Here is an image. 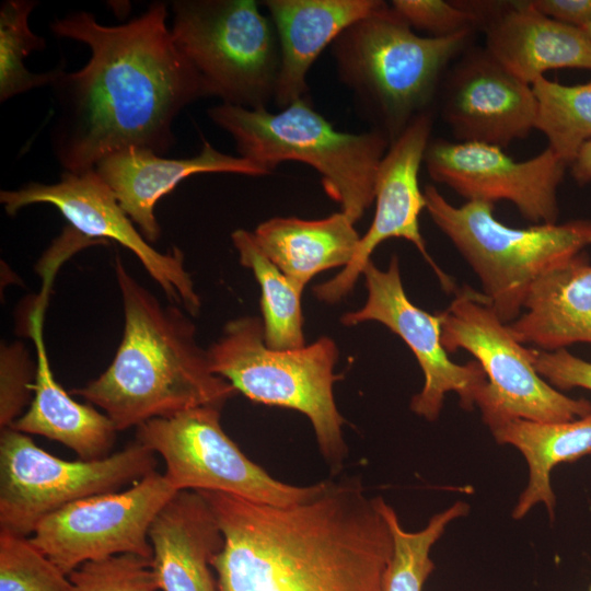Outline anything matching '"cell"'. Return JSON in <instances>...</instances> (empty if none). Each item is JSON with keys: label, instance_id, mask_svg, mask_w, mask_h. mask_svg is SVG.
Listing matches in <instances>:
<instances>
[{"label": "cell", "instance_id": "obj_1", "mask_svg": "<svg viewBox=\"0 0 591 591\" xmlns=\"http://www.w3.org/2000/svg\"><path fill=\"white\" fill-rule=\"evenodd\" d=\"M166 19L167 4L155 1L138 18L115 26L99 23L86 11L51 22L56 36L90 49L81 69L57 68L50 85L56 104L50 142L65 172L93 170L129 147L162 154L174 144V119L206 93Z\"/></svg>", "mask_w": 591, "mask_h": 591}, {"label": "cell", "instance_id": "obj_2", "mask_svg": "<svg viewBox=\"0 0 591 591\" xmlns=\"http://www.w3.org/2000/svg\"><path fill=\"white\" fill-rule=\"evenodd\" d=\"M223 537L211 559L219 591H384L394 543L356 477L325 479L290 506L197 491Z\"/></svg>", "mask_w": 591, "mask_h": 591}, {"label": "cell", "instance_id": "obj_3", "mask_svg": "<svg viewBox=\"0 0 591 591\" xmlns=\"http://www.w3.org/2000/svg\"><path fill=\"white\" fill-rule=\"evenodd\" d=\"M115 274L124 306L123 339L107 369L70 394L100 407L117 431L194 407L222 408L237 392L211 371L187 314L176 304L163 305L119 255Z\"/></svg>", "mask_w": 591, "mask_h": 591}, {"label": "cell", "instance_id": "obj_4", "mask_svg": "<svg viewBox=\"0 0 591 591\" xmlns=\"http://www.w3.org/2000/svg\"><path fill=\"white\" fill-rule=\"evenodd\" d=\"M207 114L232 137L240 157L270 174L288 161L314 169L326 195L354 224L372 205L378 170L390 147L380 131H339L309 96L277 113L222 103Z\"/></svg>", "mask_w": 591, "mask_h": 591}, {"label": "cell", "instance_id": "obj_5", "mask_svg": "<svg viewBox=\"0 0 591 591\" xmlns=\"http://www.w3.org/2000/svg\"><path fill=\"white\" fill-rule=\"evenodd\" d=\"M468 35L420 36L383 1L343 31L331 51L338 79L391 144L427 112L440 74Z\"/></svg>", "mask_w": 591, "mask_h": 591}, {"label": "cell", "instance_id": "obj_6", "mask_svg": "<svg viewBox=\"0 0 591 591\" xmlns=\"http://www.w3.org/2000/svg\"><path fill=\"white\" fill-rule=\"evenodd\" d=\"M211 371L248 399L297 410L308 417L320 452L333 471L347 455L333 386L338 348L320 337L300 349L279 350L265 343L263 321L243 316L228 322L208 349Z\"/></svg>", "mask_w": 591, "mask_h": 591}, {"label": "cell", "instance_id": "obj_7", "mask_svg": "<svg viewBox=\"0 0 591 591\" xmlns=\"http://www.w3.org/2000/svg\"><path fill=\"white\" fill-rule=\"evenodd\" d=\"M425 209L477 275L483 294L505 324L523 309L531 286L546 271L591 245V221L511 228L494 216V204H450L439 190L424 189Z\"/></svg>", "mask_w": 591, "mask_h": 591}, {"label": "cell", "instance_id": "obj_8", "mask_svg": "<svg viewBox=\"0 0 591 591\" xmlns=\"http://www.w3.org/2000/svg\"><path fill=\"white\" fill-rule=\"evenodd\" d=\"M255 0H176L173 40L197 72L206 96L246 108L274 101L280 48Z\"/></svg>", "mask_w": 591, "mask_h": 591}, {"label": "cell", "instance_id": "obj_9", "mask_svg": "<svg viewBox=\"0 0 591 591\" xmlns=\"http://www.w3.org/2000/svg\"><path fill=\"white\" fill-rule=\"evenodd\" d=\"M440 314L445 350L468 351L486 374L476 406L491 431L519 418L568 421L591 412L588 399L567 396L537 373L529 348L513 337L483 293L464 287Z\"/></svg>", "mask_w": 591, "mask_h": 591}, {"label": "cell", "instance_id": "obj_10", "mask_svg": "<svg viewBox=\"0 0 591 591\" xmlns=\"http://www.w3.org/2000/svg\"><path fill=\"white\" fill-rule=\"evenodd\" d=\"M137 442L104 459L66 461L11 427L0 436V530L27 536L47 515L83 498L120 490L155 471Z\"/></svg>", "mask_w": 591, "mask_h": 591}, {"label": "cell", "instance_id": "obj_11", "mask_svg": "<svg viewBox=\"0 0 591 591\" xmlns=\"http://www.w3.org/2000/svg\"><path fill=\"white\" fill-rule=\"evenodd\" d=\"M220 409L194 407L136 428V441L164 460L163 475L175 491H220L275 506L298 503L316 493L318 483L286 484L251 461L222 429Z\"/></svg>", "mask_w": 591, "mask_h": 591}, {"label": "cell", "instance_id": "obj_12", "mask_svg": "<svg viewBox=\"0 0 591 591\" xmlns=\"http://www.w3.org/2000/svg\"><path fill=\"white\" fill-rule=\"evenodd\" d=\"M176 493L154 471L125 490L90 496L47 515L30 540L67 575L118 555L151 559L150 528Z\"/></svg>", "mask_w": 591, "mask_h": 591}, {"label": "cell", "instance_id": "obj_13", "mask_svg": "<svg viewBox=\"0 0 591 591\" xmlns=\"http://www.w3.org/2000/svg\"><path fill=\"white\" fill-rule=\"evenodd\" d=\"M0 201L9 216L35 204L57 208L70 227L91 240H112L137 256L150 277L163 290L170 303L197 315L200 299L184 267L179 248L161 253L136 229L109 186L95 170L63 172L59 182H31L13 190H1Z\"/></svg>", "mask_w": 591, "mask_h": 591}, {"label": "cell", "instance_id": "obj_14", "mask_svg": "<svg viewBox=\"0 0 591 591\" xmlns=\"http://www.w3.org/2000/svg\"><path fill=\"white\" fill-rule=\"evenodd\" d=\"M368 298L364 305L345 313L346 326L379 322L398 335L413 351L424 373V386L413 396L410 409L429 421L438 419L444 397L455 392L461 407L471 410L487 383L477 361L453 362L442 344V318L416 306L407 297L401 277L399 262L393 256L385 270L370 260L363 271Z\"/></svg>", "mask_w": 591, "mask_h": 591}, {"label": "cell", "instance_id": "obj_15", "mask_svg": "<svg viewBox=\"0 0 591 591\" xmlns=\"http://www.w3.org/2000/svg\"><path fill=\"white\" fill-rule=\"evenodd\" d=\"M424 162L434 182L467 201L508 200L536 224L557 221V188L568 165L548 147L515 161L495 146L438 139L429 142Z\"/></svg>", "mask_w": 591, "mask_h": 591}, {"label": "cell", "instance_id": "obj_16", "mask_svg": "<svg viewBox=\"0 0 591 591\" xmlns=\"http://www.w3.org/2000/svg\"><path fill=\"white\" fill-rule=\"evenodd\" d=\"M432 128V117L425 112L416 116L404 131L391 142L375 179V213L367 233L360 237L352 260L334 278L314 287L317 299L336 303L352 290L375 248L384 241L398 237L412 242L432 267L447 291L454 289L453 280L428 254L419 229V216L426 207L418 174L424 162Z\"/></svg>", "mask_w": 591, "mask_h": 591}, {"label": "cell", "instance_id": "obj_17", "mask_svg": "<svg viewBox=\"0 0 591 591\" xmlns=\"http://www.w3.org/2000/svg\"><path fill=\"white\" fill-rule=\"evenodd\" d=\"M536 112L532 86L486 50L467 56L454 69L442 109L457 140L501 149L535 129Z\"/></svg>", "mask_w": 591, "mask_h": 591}, {"label": "cell", "instance_id": "obj_18", "mask_svg": "<svg viewBox=\"0 0 591 591\" xmlns=\"http://www.w3.org/2000/svg\"><path fill=\"white\" fill-rule=\"evenodd\" d=\"M94 170L150 244L161 234L157 202L185 178L201 173L270 174L240 155L217 150L205 139L200 152L192 158L167 159L150 149L129 147L105 157Z\"/></svg>", "mask_w": 591, "mask_h": 591}, {"label": "cell", "instance_id": "obj_19", "mask_svg": "<svg viewBox=\"0 0 591 591\" xmlns=\"http://www.w3.org/2000/svg\"><path fill=\"white\" fill-rule=\"evenodd\" d=\"M381 0H266L279 48L280 69L274 102L281 109L309 96L306 76L321 53Z\"/></svg>", "mask_w": 591, "mask_h": 591}, {"label": "cell", "instance_id": "obj_20", "mask_svg": "<svg viewBox=\"0 0 591 591\" xmlns=\"http://www.w3.org/2000/svg\"><path fill=\"white\" fill-rule=\"evenodd\" d=\"M149 538L160 590L219 591L211 559L222 548L223 537L197 491H177L154 519Z\"/></svg>", "mask_w": 591, "mask_h": 591}, {"label": "cell", "instance_id": "obj_21", "mask_svg": "<svg viewBox=\"0 0 591 591\" xmlns=\"http://www.w3.org/2000/svg\"><path fill=\"white\" fill-rule=\"evenodd\" d=\"M45 303L40 297L30 316L28 331L36 350L33 398L11 428L58 441L74 451L80 460L104 459L111 455L117 430L104 413L74 401L56 381L43 337Z\"/></svg>", "mask_w": 591, "mask_h": 591}, {"label": "cell", "instance_id": "obj_22", "mask_svg": "<svg viewBox=\"0 0 591 591\" xmlns=\"http://www.w3.org/2000/svg\"><path fill=\"white\" fill-rule=\"evenodd\" d=\"M486 26V51L506 70L532 84L560 68L591 70V43L584 32L525 8L521 1Z\"/></svg>", "mask_w": 591, "mask_h": 591}, {"label": "cell", "instance_id": "obj_23", "mask_svg": "<svg viewBox=\"0 0 591 591\" xmlns=\"http://www.w3.org/2000/svg\"><path fill=\"white\" fill-rule=\"evenodd\" d=\"M525 310L508 328L521 344L545 351L591 344V264L579 253L542 275L530 288Z\"/></svg>", "mask_w": 591, "mask_h": 591}, {"label": "cell", "instance_id": "obj_24", "mask_svg": "<svg viewBox=\"0 0 591 591\" xmlns=\"http://www.w3.org/2000/svg\"><path fill=\"white\" fill-rule=\"evenodd\" d=\"M252 234L259 250L302 289L315 275L349 265L361 237L341 211L317 220L274 217Z\"/></svg>", "mask_w": 591, "mask_h": 591}, {"label": "cell", "instance_id": "obj_25", "mask_svg": "<svg viewBox=\"0 0 591 591\" xmlns=\"http://www.w3.org/2000/svg\"><path fill=\"white\" fill-rule=\"evenodd\" d=\"M491 432L499 444L517 448L529 466V482L519 496L512 518L522 519L542 502L553 519L556 497L551 485V473L560 463H571L591 455V412L568 421L513 419Z\"/></svg>", "mask_w": 591, "mask_h": 591}, {"label": "cell", "instance_id": "obj_26", "mask_svg": "<svg viewBox=\"0 0 591 591\" xmlns=\"http://www.w3.org/2000/svg\"><path fill=\"white\" fill-rule=\"evenodd\" d=\"M241 265L251 269L260 287L264 337L279 350L305 346L301 297L304 289L288 278L257 246L253 234L237 229L231 234Z\"/></svg>", "mask_w": 591, "mask_h": 591}, {"label": "cell", "instance_id": "obj_27", "mask_svg": "<svg viewBox=\"0 0 591 591\" xmlns=\"http://www.w3.org/2000/svg\"><path fill=\"white\" fill-rule=\"evenodd\" d=\"M531 86L537 103L535 129L570 166L581 147L591 140V81L565 85L543 76Z\"/></svg>", "mask_w": 591, "mask_h": 591}, {"label": "cell", "instance_id": "obj_28", "mask_svg": "<svg viewBox=\"0 0 591 591\" xmlns=\"http://www.w3.org/2000/svg\"><path fill=\"white\" fill-rule=\"evenodd\" d=\"M380 505L394 543L384 591H422L426 580L434 569L430 558L431 547L452 521L468 513L470 505L464 501L454 502L433 514L427 525L416 532L406 531L402 526L397 513L382 497Z\"/></svg>", "mask_w": 591, "mask_h": 591}, {"label": "cell", "instance_id": "obj_29", "mask_svg": "<svg viewBox=\"0 0 591 591\" xmlns=\"http://www.w3.org/2000/svg\"><path fill=\"white\" fill-rule=\"evenodd\" d=\"M37 5L32 0H5L0 9V101L36 88L51 85L57 68L32 72L24 60L45 47V39L32 32L28 18Z\"/></svg>", "mask_w": 591, "mask_h": 591}, {"label": "cell", "instance_id": "obj_30", "mask_svg": "<svg viewBox=\"0 0 591 591\" xmlns=\"http://www.w3.org/2000/svg\"><path fill=\"white\" fill-rule=\"evenodd\" d=\"M63 572L27 536L0 530V591H72Z\"/></svg>", "mask_w": 591, "mask_h": 591}, {"label": "cell", "instance_id": "obj_31", "mask_svg": "<svg viewBox=\"0 0 591 591\" xmlns=\"http://www.w3.org/2000/svg\"><path fill=\"white\" fill-rule=\"evenodd\" d=\"M72 591H157L151 559L118 555L88 561L69 575Z\"/></svg>", "mask_w": 591, "mask_h": 591}, {"label": "cell", "instance_id": "obj_32", "mask_svg": "<svg viewBox=\"0 0 591 591\" xmlns=\"http://www.w3.org/2000/svg\"><path fill=\"white\" fill-rule=\"evenodd\" d=\"M391 7L413 28L431 37L471 33L478 16L463 4L442 0H394Z\"/></svg>", "mask_w": 591, "mask_h": 591}, {"label": "cell", "instance_id": "obj_33", "mask_svg": "<svg viewBox=\"0 0 591 591\" xmlns=\"http://www.w3.org/2000/svg\"><path fill=\"white\" fill-rule=\"evenodd\" d=\"M36 367L20 343L2 345L0 352V427H11L30 403Z\"/></svg>", "mask_w": 591, "mask_h": 591}, {"label": "cell", "instance_id": "obj_34", "mask_svg": "<svg viewBox=\"0 0 591 591\" xmlns=\"http://www.w3.org/2000/svg\"><path fill=\"white\" fill-rule=\"evenodd\" d=\"M530 359L537 373L558 391L581 387L591 391V362L567 349L545 351L529 348Z\"/></svg>", "mask_w": 591, "mask_h": 591}, {"label": "cell", "instance_id": "obj_35", "mask_svg": "<svg viewBox=\"0 0 591 591\" xmlns=\"http://www.w3.org/2000/svg\"><path fill=\"white\" fill-rule=\"evenodd\" d=\"M521 2L532 11L581 30L591 22V0H530Z\"/></svg>", "mask_w": 591, "mask_h": 591}, {"label": "cell", "instance_id": "obj_36", "mask_svg": "<svg viewBox=\"0 0 591 591\" xmlns=\"http://www.w3.org/2000/svg\"><path fill=\"white\" fill-rule=\"evenodd\" d=\"M570 167L578 183L586 184L591 181V140L581 147Z\"/></svg>", "mask_w": 591, "mask_h": 591}, {"label": "cell", "instance_id": "obj_37", "mask_svg": "<svg viewBox=\"0 0 591 591\" xmlns=\"http://www.w3.org/2000/svg\"><path fill=\"white\" fill-rule=\"evenodd\" d=\"M582 31L584 32V34L587 35V37L589 38L590 43H591V22L589 24H587Z\"/></svg>", "mask_w": 591, "mask_h": 591}, {"label": "cell", "instance_id": "obj_38", "mask_svg": "<svg viewBox=\"0 0 591 591\" xmlns=\"http://www.w3.org/2000/svg\"><path fill=\"white\" fill-rule=\"evenodd\" d=\"M589 591H591V587H590V590H589Z\"/></svg>", "mask_w": 591, "mask_h": 591}]
</instances>
